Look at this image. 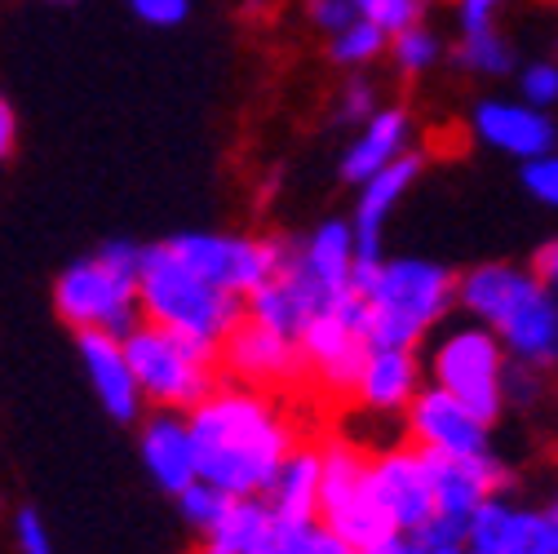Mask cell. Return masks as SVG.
<instances>
[{"label": "cell", "instance_id": "4fadbf2b", "mask_svg": "<svg viewBox=\"0 0 558 554\" xmlns=\"http://www.w3.org/2000/svg\"><path fill=\"white\" fill-rule=\"evenodd\" d=\"M373 489L395 519L399 537H422L435 519V479H430V457L412 448L408 439L377 448L373 453Z\"/></svg>", "mask_w": 558, "mask_h": 554}, {"label": "cell", "instance_id": "ac0fdd59", "mask_svg": "<svg viewBox=\"0 0 558 554\" xmlns=\"http://www.w3.org/2000/svg\"><path fill=\"white\" fill-rule=\"evenodd\" d=\"M426 156L422 152H403L395 165H386L381 173H373L368 182H360V200H355V244H360V262H381V244H386V222L395 218L399 200L412 191V182L422 178Z\"/></svg>", "mask_w": 558, "mask_h": 554}, {"label": "cell", "instance_id": "30bf717a", "mask_svg": "<svg viewBox=\"0 0 558 554\" xmlns=\"http://www.w3.org/2000/svg\"><path fill=\"white\" fill-rule=\"evenodd\" d=\"M218 369H222V382L253 386V390H266V395L306 390V360H302L298 337L279 333L270 324H257L248 315L218 346Z\"/></svg>", "mask_w": 558, "mask_h": 554}, {"label": "cell", "instance_id": "7c38bea8", "mask_svg": "<svg viewBox=\"0 0 558 554\" xmlns=\"http://www.w3.org/2000/svg\"><path fill=\"white\" fill-rule=\"evenodd\" d=\"M403 439L422 453L435 457H487L493 453V426H487L478 412H470L461 399H452L439 386H422L416 399L403 412Z\"/></svg>", "mask_w": 558, "mask_h": 554}, {"label": "cell", "instance_id": "5b68a950", "mask_svg": "<svg viewBox=\"0 0 558 554\" xmlns=\"http://www.w3.org/2000/svg\"><path fill=\"white\" fill-rule=\"evenodd\" d=\"M137 270H143V244L107 240L98 253L81 257L53 280V311L76 333H116L129 337L143 324L137 306Z\"/></svg>", "mask_w": 558, "mask_h": 554}, {"label": "cell", "instance_id": "7a4b0ae2", "mask_svg": "<svg viewBox=\"0 0 558 554\" xmlns=\"http://www.w3.org/2000/svg\"><path fill=\"white\" fill-rule=\"evenodd\" d=\"M457 311L493 328L510 360L554 373L558 369V298L532 266L478 262L457 275Z\"/></svg>", "mask_w": 558, "mask_h": 554}, {"label": "cell", "instance_id": "e575fe53", "mask_svg": "<svg viewBox=\"0 0 558 554\" xmlns=\"http://www.w3.org/2000/svg\"><path fill=\"white\" fill-rule=\"evenodd\" d=\"M129 10L147 27H178L191 14V0H129Z\"/></svg>", "mask_w": 558, "mask_h": 554}, {"label": "cell", "instance_id": "836d02e7", "mask_svg": "<svg viewBox=\"0 0 558 554\" xmlns=\"http://www.w3.org/2000/svg\"><path fill=\"white\" fill-rule=\"evenodd\" d=\"M14 537H19V554H58V550H53V537H49V528H45V519H40V510H32V506L19 510Z\"/></svg>", "mask_w": 558, "mask_h": 554}, {"label": "cell", "instance_id": "d6a6232c", "mask_svg": "<svg viewBox=\"0 0 558 554\" xmlns=\"http://www.w3.org/2000/svg\"><path fill=\"white\" fill-rule=\"evenodd\" d=\"M377 107H381V98H377V89L368 81H345V89L337 98V120L341 124H364Z\"/></svg>", "mask_w": 558, "mask_h": 554}, {"label": "cell", "instance_id": "2e32d148", "mask_svg": "<svg viewBox=\"0 0 558 554\" xmlns=\"http://www.w3.org/2000/svg\"><path fill=\"white\" fill-rule=\"evenodd\" d=\"M76 351H81V369H85L98 404L107 408V418L120 422V426L143 422L147 399H143V390H137L124 337H116V333H76Z\"/></svg>", "mask_w": 558, "mask_h": 554}, {"label": "cell", "instance_id": "d4e9b609", "mask_svg": "<svg viewBox=\"0 0 558 554\" xmlns=\"http://www.w3.org/2000/svg\"><path fill=\"white\" fill-rule=\"evenodd\" d=\"M386 49H390V32L360 14L355 23H345V27L332 36L328 58H332L337 67H368V62H377Z\"/></svg>", "mask_w": 558, "mask_h": 554}, {"label": "cell", "instance_id": "277c9868", "mask_svg": "<svg viewBox=\"0 0 558 554\" xmlns=\"http://www.w3.org/2000/svg\"><path fill=\"white\" fill-rule=\"evenodd\" d=\"M137 306H143L147 324H160L178 337H191L208 351H218L227 333L248 315L244 298L208 285L204 275H195L173 249L147 244L143 249V270H137Z\"/></svg>", "mask_w": 558, "mask_h": 554}, {"label": "cell", "instance_id": "d590c367", "mask_svg": "<svg viewBox=\"0 0 558 554\" xmlns=\"http://www.w3.org/2000/svg\"><path fill=\"white\" fill-rule=\"evenodd\" d=\"M306 14H311V23H315L319 32H328V36H337L345 23H355V19H360L355 0H311Z\"/></svg>", "mask_w": 558, "mask_h": 554}, {"label": "cell", "instance_id": "cb8c5ba5", "mask_svg": "<svg viewBox=\"0 0 558 554\" xmlns=\"http://www.w3.org/2000/svg\"><path fill=\"white\" fill-rule=\"evenodd\" d=\"M452 58L465 67V72L483 76V81H501V76H514L519 72V58H514V45L493 27H474V32H461Z\"/></svg>", "mask_w": 558, "mask_h": 554}, {"label": "cell", "instance_id": "8fae6325", "mask_svg": "<svg viewBox=\"0 0 558 554\" xmlns=\"http://www.w3.org/2000/svg\"><path fill=\"white\" fill-rule=\"evenodd\" d=\"M289 240H262V236H218V231H182L169 249L208 285H218L235 298L257 293L284 262Z\"/></svg>", "mask_w": 558, "mask_h": 554}, {"label": "cell", "instance_id": "7402d4cb", "mask_svg": "<svg viewBox=\"0 0 558 554\" xmlns=\"http://www.w3.org/2000/svg\"><path fill=\"white\" fill-rule=\"evenodd\" d=\"M266 506L279 519L319 523V444H298L266 483Z\"/></svg>", "mask_w": 558, "mask_h": 554}, {"label": "cell", "instance_id": "3957f363", "mask_svg": "<svg viewBox=\"0 0 558 554\" xmlns=\"http://www.w3.org/2000/svg\"><path fill=\"white\" fill-rule=\"evenodd\" d=\"M355 293L368 311L373 346H426L457 306V275L430 257L360 262Z\"/></svg>", "mask_w": 558, "mask_h": 554}, {"label": "cell", "instance_id": "603a6c76", "mask_svg": "<svg viewBox=\"0 0 558 554\" xmlns=\"http://www.w3.org/2000/svg\"><path fill=\"white\" fill-rule=\"evenodd\" d=\"M270 506H266V497H227L222 502V510H218V519L208 523V541L214 545H222V550H231V554H253L257 550V541L266 537V528H270Z\"/></svg>", "mask_w": 558, "mask_h": 554}, {"label": "cell", "instance_id": "b9f144b4", "mask_svg": "<svg viewBox=\"0 0 558 554\" xmlns=\"http://www.w3.org/2000/svg\"><path fill=\"white\" fill-rule=\"evenodd\" d=\"M53 5H72V0H53Z\"/></svg>", "mask_w": 558, "mask_h": 554}, {"label": "cell", "instance_id": "7bdbcfd3", "mask_svg": "<svg viewBox=\"0 0 558 554\" xmlns=\"http://www.w3.org/2000/svg\"><path fill=\"white\" fill-rule=\"evenodd\" d=\"M554 49H558V40H554Z\"/></svg>", "mask_w": 558, "mask_h": 554}, {"label": "cell", "instance_id": "e0dca14e", "mask_svg": "<svg viewBox=\"0 0 558 554\" xmlns=\"http://www.w3.org/2000/svg\"><path fill=\"white\" fill-rule=\"evenodd\" d=\"M422 377H426V364L416 360V351H408V346H373L351 399L368 412V418L403 422L408 404L426 386Z\"/></svg>", "mask_w": 558, "mask_h": 554}, {"label": "cell", "instance_id": "1f68e13d", "mask_svg": "<svg viewBox=\"0 0 558 554\" xmlns=\"http://www.w3.org/2000/svg\"><path fill=\"white\" fill-rule=\"evenodd\" d=\"M523 191H527L536 204H545V209L558 214V147L523 165Z\"/></svg>", "mask_w": 558, "mask_h": 554}, {"label": "cell", "instance_id": "60d3db41", "mask_svg": "<svg viewBox=\"0 0 558 554\" xmlns=\"http://www.w3.org/2000/svg\"><path fill=\"white\" fill-rule=\"evenodd\" d=\"M191 554H231V550H222V545H214V541H208V537H204V541H199V545H195Z\"/></svg>", "mask_w": 558, "mask_h": 554}, {"label": "cell", "instance_id": "83f0119b", "mask_svg": "<svg viewBox=\"0 0 558 554\" xmlns=\"http://www.w3.org/2000/svg\"><path fill=\"white\" fill-rule=\"evenodd\" d=\"M355 10L395 36V32H403V27L422 23L426 10H430V0H355Z\"/></svg>", "mask_w": 558, "mask_h": 554}, {"label": "cell", "instance_id": "9c48e42d", "mask_svg": "<svg viewBox=\"0 0 558 554\" xmlns=\"http://www.w3.org/2000/svg\"><path fill=\"white\" fill-rule=\"evenodd\" d=\"M298 346H302V360H306V390H315L319 399L345 404L355 395V382H360L364 360L373 351L364 298L345 293V298L328 302L319 315H311Z\"/></svg>", "mask_w": 558, "mask_h": 554}, {"label": "cell", "instance_id": "484cf974", "mask_svg": "<svg viewBox=\"0 0 558 554\" xmlns=\"http://www.w3.org/2000/svg\"><path fill=\"white\" fill-rule=\"evenodd\" d=\"M390 62L399 67V76H426L430 67L444 58V45H439V36L426 27V23H416V27H403V32H395L390 36Z\"/></svg>", "mask_w": 558, "mask_h": 554}, {"label": "cell", "instance_id": "8992f818", "mask_svg": "<svg viewBox=\"0 0 558 554\" xmlns=\"http://www.w3.org/2000/svg\"><path fill=\"white\" fill-rule=\"evenodd\" d=\"M319 528L360 554L395 541V519L373 489V453L355 435L319 439Z\"/></svg>", "mask_w": 558, "mask_h": 554}, {"label": "cell", "instance_id": "4316f807", "mask_svg": "<svg viewBox=\"0 0 558 554\" xmlns=\"http://www.w3.org/2000/svg\"><path fill=\"white\" fill-rule=\"evenodd\" d=\"M514 85H519V98L541 107V111H558V58H536V62H523L514 72Z\"/></svg>", "mask_w": 558, "mask_h": 554}, {"label": "cell", "instance_id": "4dcf8cb0", "mask_svg": "<svg viewBox=\"0 0 558 554\" xmlns=\"http://www.w3.org/2000/svg\"><path fill=\"white\" fill-rule=\"evenodd\" d=\"M545 377H549L545 369L510 360V369H506V408H536L545 399V386H549Z\"/></svg>", "mask_w": 558, "mask_h": 554}, {"label": "cell", "instance_id": "ab89813d", "mask_svg": "<svg viewBox=\"0 0 558 554\" xmlns=\"http://www.w3.org/2000/svg\"><path fill=\"white\" fill-rule=\"evenodd\" d=\"M306 554H360L355 545H345L341 537H332L328 528H319L315 537H311V545H306Z\"/></svg>", "mask_w": 558, "mask_h": 554}, {"label": "cell", "instance_id": "9a60e30c", "mask_svg": "<svg viewBox=\"0 0 558 554\" xmlns=\"http://www.w3.org/2000/svg\"><path fill=\"white\" fill-rule=\"evenodd\" d=\"M461 545L470 554H558V523L549 510H532L510 493H497L470 515Z\"/></svg>", "mask_w": 558, "mask_h": 554}, {"label": "cell", "instance_id": "8d00e7d4", "mask_svg": "<svg viewBox=\"0 0 558 554\" xmlns=\"http://www.w3.org/2000/svg\"><path fill=\"white\" fill-rule=\"evenodd\" d=\"M452 5H457L461 32H474V27H493L506 0H452Z\"/></svg>", "mask_w": 558, "mask_h": 554}, {"label": "cell", "instance_id": "74e56055", "mask_svg": "<svg viewBox=\"0 0 558 554\" xmlns=\"http://www.w3.org/2000/svg\"><path fill=\"white\" fill-rule=\"evenodd\" d=\"M532 270L545 280V289L558 298V236L554 240H545L541 249H536V257H532Z\"/></svg>", "mask_w": 558, "mask_h": 554}, {"label": "cell", "instance_id": "f1b7e54d", "mask_svg": "<svg viewBox=\"0 0 558 554\" xmlns=\"http://www.w3.org/2000/svg\"><path fill=\"white\" fill-rule=\"evenodd\" d=\"M222 502H227V493L222 489H214V483H204V479H195L191 489H182L178 493V506H182V519L204 537L208 532V523L218 519V510H222Z\"/></svg>", "mask_w": 558, "mask_h": 554}, {"label": "cell", "instance_id": "5bb4252c", "mask_svg": "<svg viewBox=\"0 0 558 554\" xmlns=\"http://www.w3.org/2000/svg\"><path fill=\"white\" fill-rule=\"evenodd\" d=\"M470 133L478 147L527 165L558 147V116L523 98H478L470 107Z\"/></svg>", "mask_w": 558, "mask_h": 554}, {"label": "cell", "instance_id": "ffe728a7", "mask_svg": "<svg viewBox=\"0 0 558 554\" xmlns=\"http://www.w3.org/2000/svg\"><path fill=\"white\" fill-rule=\"evenodd\" d=\"M293 262L302 275L328 298L355 293V270H360V244L351 218H328L306 240H293Z\"/></svg>", "mask_w": 558, "mask_h": 554}, {"label": "cell", "instance_id": "d6986e66", "mask_svg": "<svg viewBox=\"0 0 558 554\" xmlns=\"http://www.w3.org/2000/svg\"><path fill=\"white\" fill-rule=\"evenodd\" d=\"M137 448H143V466L156 479V489H165L169 497H178L182 489H191V483L199 479L186 412L151 408L147 418L137 422Z\"/></svg>", "mask_w": 558, "mask_h": 554}, {"label": "cell", "instance_id": "ba28073f", "mask_svg": "<svg viewBox=\"0 0 558 554\" xmlns=\"http://www.w3.org/2000/svg\"><path fill=\"white\" fill-rule=\"evenodd\" d=\"M506 369H510V351L497 341L493 328H483L474 320L435 333L426 356L430 386L461 399L487 426H497L506 412Z\"/></svg>", "mask_w": 558, "mask_h": 554}, {"label": "cell", "instance_id": "f546056e", "mask_svg": "<svg viewBox=\"0 0 558 554\" xmlns=\"http://www.w3.org/2000/svg\"><path fill=\"white\" fill-rule=\"evenodd\" d=\"M319 532V523H302V519H270V528H266V537L257 541V550L253 554H306V545H311V537Z\"/></svg>", "mask_w": 558, "mask_h": 554}, {"label": "cell", "instance_id": "52a82bcc", "mask_svg": "<svg viewBox=\"0 0 558 554\" xmlns=\"http://www.w3.org/2000/svg\"><path fill=\"white\" fill-rule=\"evenodd\" d=\"M124 351H129V364H133V377H137V390L151 408H169V412H191L208 390L222 382V369H218V351L191 341V337H178L160 324H137L129 337H124Z\"/></svg>", "mask_w": 558, "mask_h": 554}, {"label": "cell", "instance_id": "f35d334b", "mask_svg": "<svg viewBox=\"0 0 558 554\" xmlns=\"http://www.w3.org/2000/svg\"><path fill=\"white\" fill-rule=\"evenodd\" d=\"M19 147V111L10 107V98L0 94V160H10Z\"/></svg>", "mask_w": 558, "mask_h": 554}, {"label": "cell", "instance_id": "44dd1931", "mask_svg": "<svg viewBox=\"0 0 558 554\" xmlns=\"http://www.w3.org/2000/svg\"><path fill=\"white\" fill-rule=\"evenodd\" d=\"M408 143H412V116H408V107H377V111L360 124L355 143L345 147V156H341V178L351 182V186L368 182L373 173H381L386 165H395V160L408 152Z\"/></svg>", "mask_w": 558, "mask_h": 554}, {"label": "cell", "instance_id": "6da1fadb", "mask_svg": "<svg viewBox=\"0 0 558 554\" xmlns=\"http://www.w3.org/2000/svg\"><path fill=\"white\" fill-rule=\"evenodd\" d=\"M186 422L199 479L227 497H262L284 457L302 444L289 395H266L235 382H218L186 412Z\"/></svg>", "mask_w": 558, "mask_h": 554}]
</instances>
